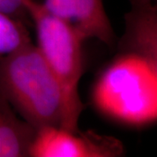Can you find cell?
Masks as SVG:
<instances>
[{
  "mask_svg": "<svg viewBox=\"0 0 157 157\" xmlns=\"http://www.w3.org/2000/svg\"><path fill=\"white\" fill-rule=\"evenodd\" d=\"M117 52L101 71L92 100L99 112L133 128L157 119V6L155 0H129Z\"/></svg>",
  "mask_w": 157,
  "mask_h": 157,
  "instance_id": "obj_1",
  "label": "cell"
},
{
  "mask_svg": "<svg viewBox=\"0 0 157 157\" xmlns=\"http://www.w3.org/2000/svg\"><path fill=\"white\" fill-rule=\"evenodd\" d=\"M0 92L20 118L36 131L59 127L60 86L33 42L0 57Z\"/></svg>",
  "mask_w": 157,
  "mask_h": 157,
  "instance_id": "obj_2",
  "label": "cell"
},
{
  "mask_svg": "<svg viewBox=\"0 0 157 157\" xmlns=\"http://www.w3.org/2000/svg\"><path fill=\"white\" fill-rule=\"evenodd\" d=\"M37 33V46L60 86L62 118L59 127L78 130L84 110L78 86L83 73L84 38L71 25L47 11L42 3L24 0Z\"/></svg>",
  "mask_w": 157,
  "mask_h": 157,
  "instance_id": "obj_3",
  "label": "cell"
},
{
  "mask_svg": "<svg viewBox=\"0 0 157 157\" xmlns=\"http://www.w3.org/2000/svg\"><path fill=\"white\" fill-rule=\"evenodd\" d=\"M124 153L122 142L111 135L46 127L36 131L29 157H119Z\"/></svg>",
  "mask_w": 157,
  "mask_h": 157,
  "instance_id": "obj_4",
  "label": "cell"
},
{
  "mask_svg": "<svg viewBox=\"0 0 157 157\" xmlns=\"http://www.w3.org/2000/svg\"><path fill=\"white\" fill-rule=\"evenodd\" d=\"M45 9L71 25L84 39H96L113 46L115 34L103 0H45Z\"/></svg>",
  "mask_w": 157,
  "mask_h": 157,
  "instance_id": "obj_5",
  "label": "cell"
},
{
  "mask_svg": "<svg viewBox=\"0 0 157 157\" xmlns=\"http://www.w3.org/2000/svg\"><path fill=\"white\" fill-rule=\"evenodd\" d=\"M35 135L0 92V157H29Z\"/></svg>",
  "mask_w": 157,
  "mask_h": 157,
  "instance_id": "obj_6",
  "label": "cell"
},
{
  "mask_svg": "<svg viewBox=\"0 0 157 157\" xmlns=\"http://www.w3.org/2000/svg\"><path fill=\"white\" fill-rule=\"evenodd\" d=\"M31 42L25 23L0 12V57L16 52Z\"/></svg>",
  "mask_w": 157,
  "mask_h": 157,
  "instance_id": "obj_7",
  "label": "cell"
},
{
  "mask_svg": "<svg viewBox=\"0 0 157 157\" xmlns=\"http://www.w3.org/2000/svg\"><path fill=\"white\" fill-rule=\"evenodd\" d=\"M0 12L24 23L30 19L24 0H0Z\"/></svg>",
  "mask_w": 157,
  "mask_h": 157,
  "instance_id": "obj_8",
  "label": "cell"
}]
</instances>
